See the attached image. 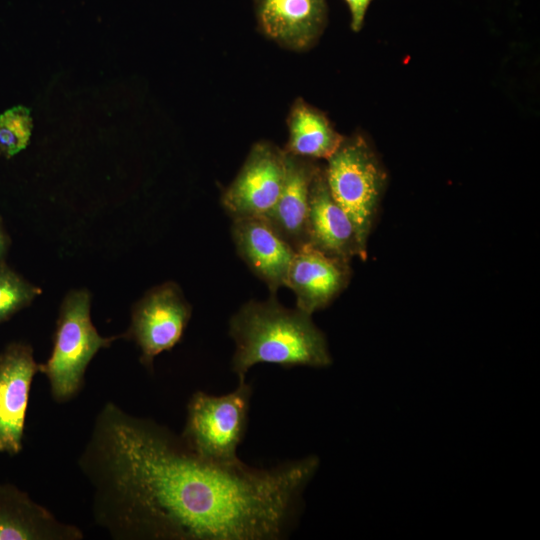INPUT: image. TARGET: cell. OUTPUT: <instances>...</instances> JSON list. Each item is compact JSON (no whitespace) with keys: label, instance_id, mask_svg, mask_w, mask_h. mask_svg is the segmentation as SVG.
Instances as JSON below:
<instances>
[{"label":"cell","instance_id":"cell-1","mask_svg":"<svg viewBox=\"0 0 540 540\" xmlns=\"http://www.w3.org/2000/svg\"><path fill=\"white\" fill-rule=\"evenodd\" d=\"M78 464L92 487L93 518L115 539L279 540L319 459L214 463L168 428L108 402Z\"/></svg>","mask_w":540,"mask_h":540},{"label":"cell","instance_id":"cell-2","mask_svg":"<svg viewBox=\"0 0 540 540\" xmlns=\"http://www.w3.org/2000/svg\"><path fill=\"white\" fill-rule=\"evenodd\" d=\"M229 335L235 343L231 368L239 382L258 363L285 368L332 364L326 337L311 315L283 307L274 296L244 304L230 319Z\"/></svg>","mask_w":540,"mask_h":540},{"label":"cell","instance_id":"cell-3","mask_svg":"<svg viewBox=\"0 0 540 540\" xmlns=\"http://www.w3.org/2000/svg\"><path fill=\"white\" fill-rule=\"evenodd\" d=\"M329 190L357 234L362 260L387 183V173L369 142L360 134L344 138L324 167Z\"/></svg>","mask_w":540,"mask_h":540},{"label":"cell","instance_id":"cell-4","mask_svg":"<svg viewBox=\"0 0 540 540\" xmlns=\"http://www.w3.org/2000/svg\"><path fill=\"white\" fill-rule=\"evenodd\" d=\"M90 301L84 289L71 291L62 301L51 356L40 365L55 401L73 398L94 355L119 338L98 333L90 318Z\"/></svg>","mask_w":540,"mask_h":540},{"label":"cell","instance_id":"cell-5","mask_svg":"<svg viewBox=\"0 0 540 540\" xmlns=\"http://www.w3.org/2000/svg\"><path fill=\"white\" fill-rule=\"evenodd\" d=\"M251 396L252 387L246 381L221 396L195 392L189 400L185 427L180 435L185 445L211 462L239 463L237 448L246 433Z\"/></svg>","mask_w":540,"mask_h":540},{"label":"cell","instance_id":"cell-6","mask_svg":"<svg viewBox=\"0 0 540 540\" xmlns=\"http://www.w3.org/2000/svg\"><path fill=\"white\" fill-rule=\"evenodd\" d=\"M190 316V305L172 282L153 288L135 305L129 335L146 367L151 369L158 354L179 342Z\"/></svg>","mask_w":540,"mask_h":540},{"label":"cell","instance_id":"cell-7","mask_svg":"<svg viewBox=\"0 0 540 540\" xmlns=\"http://www.w3.org/2000/svg\"><path fill=\"white\" fill-rule=\"evenodd\" d=\"M285 174V152L269 142H258L222 196V204L234 219L264 216L280 195Z\"/></svg>","mask_w":540,"mask_h":540},{"label":"cell","instance_id":"cell-8","mask_svg":"<svg viewBox=\"0 0 540 540\" xmlns=\"http://www.w3.org/2000/svg\"><path fill=\"white\" fill-rule=\"evenodd\" d=\"M38 371L30 345L13 342L0 352V453L22 450L30 387Z\"/></svg>","mask_w":540,"mask_h":540},{"label":"cell","instance_id":"cell-9","mask_svg":"<svg viewBox=\"0 0 540 540\" xmlns=\"http://www.w3.org/2000/svg\"><path fill=\"white\" fill-rule=\"evenodd\" d=\"M350 277L349 262L305 244L294 252L285 286L296 295V308L312 315L327 307L346 288Z\"/></svg>","mask_w":540,"mask_h":540},{"label":"cell","instance_id":"cell-10","mask_svg":"<svg viewBox=\"0 0 540 540\" xmlns=\"http://www.w3.org/2000/svg\"><path fill=\"white\" fill-rule=\"evenodd\" d=\"M258 27L291 50L310 48L327 23L326 0H254Z\"/></svg>","mask_w":540,"mask_h":540},{"label":"cell","instance_id":"cell-11","mask_svg":"<svg viewBox=\"0 0 540 540\" xmlns=\"http://www.w3.org/2000/svg\"><path fill=\"white\" fill-rule=\"evenodd\" d=\"M232 236L238 254L274 296L285 286L293 247L262 216L234 218Z\"/></svg>","mask_w":540,"mask_h":540},{"label":"cell","instance_id":"cell-12","mask_svg":"<svg viewBox=\"0 0 540 540\" xmlns=\"http://www.w3.org/2000/svg\"><path fill=\"white\" fill-rule=\"evenodd\" d=\"M308 244L344 261L362 259L355 227L329 190L325 169L317 168L309 190Z\"/></svg>","mask_w":540,"mask_h":540},{"label":"cell","instance_id":"cell-13","mask_svg":"<svg viewBox=\"0 0 540 540\" xmlns=\"http://www.w3.org/2000/svg\"><path fill=\"white\" fill-rule=\"evenodd\" d=\"M83 533L58 520L18 487L0 483V540H80Z\"/></svg>","mask_w":540,"mask_h":540},{"label":"cell","instance_id":"cell-14","mask_svg":"<svg viewBox=\"0 0 540 540\" xmlns=\"http://www.w3.org/2000/svg\"><path fill=\"white\" fill-rule=\"evenodd\" d=\"M318 167L313 159L285 152L280 195L274 207L262 216L294 250L308 244L309 190Z\"/></svg>","mask_w":540,"mask_h":540},{"label":"cell","instance_id":"cell-15","mask_svg":"<svg viewBox=\"0 0 540 540\" xmlns=\"http://www.w3.org/2000/svg\"><path fill=\"white\" fill-rule=\"evenodd\" d=\"M289 140L285 152L309 159H328L341 145L339 134L319 109L297 99L287 120Z\"/></svg>","mask_w":540,"mask_h":540},{"label":"cell","instance_id":"cell-16","mask_svg":"<svg viewBox=\"0 0 540 540\" xmlns=\"http://www.w3.org/2000/svg\"><path fill=\"white\" fill-rule=\"evenodd\" d=\"M40 292L39 288L1 261L0 324L28 306Z\"/></svg>","mask_w":540,"mask_h":540},{"label":"cell","instance_id":"cell-17","mask_svg":"<svg viewBox=\"0 0 540 540\" xmlns=\"http://www.w3.org/2000/svg\"><path fill=\"white\" fill-rule=\"evenodd\" d=\"M33 121L29 108L18 105L0 115V153L12 157L29 143Z\"/></svg>","mask_w":540,"mask_h":540},{"label":"cell","instance_id":"cell-18","mask_svg":"<svg viewBox=\"0 0 540 540\" xmlns=\"http://www.w3.org/2000/svg\"><path fill=\"white\" fill-rule=\"evenodd\" d=\"M351 15V29L359 32L362 29L366 12L372 0H344Z\"/></svg>","mask_w":540,"mask_h":540},{"label":"cell","instance_id":"cell-19","mask_svg":"<svg viewBox=\"0 0 540 540\" xmlns=\"http://www.w3.org/2000/svg\"><path fill=\"white\" fill-rule=\"evenodd\" d=\"M8 244H9L8 236L0 221V262L3 261V257L7 251Z\"/></svg>","mask_w":540,"mask_h":540}]
</instances>
